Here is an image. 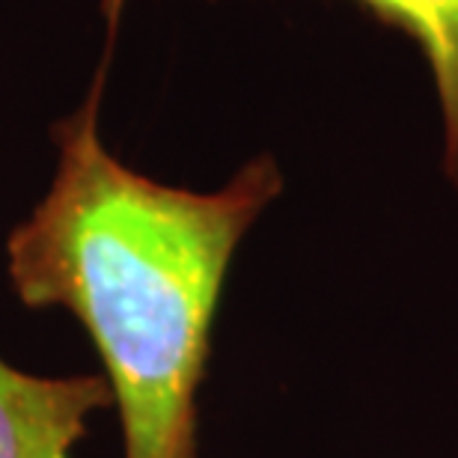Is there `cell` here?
I'll return each instance as SVG.
<instances>
[{
	"instance_id": "3",
	"label": "cell",
	"mask_w": 458,
	"mask_h": 458,
	"mask_svg": "<svg viewBox=\"0 0 458 458\" xmlns=\"http://www.w3.org/2000/svg\"><path fill=\"white\" fill-rule=\"evenodd\" d=\"M423 54L444 119V173L458 194V0H352Z\"/></svg>"
},
{
	"instance_id": "2",
	"label": "cell",
	"mask_w": 458,
	"mask_h": 458,
	"mask_svg": "<svg viewBox=\"0 0 458 458\" xmlns=\"http://www.w3.org/2000/svg\"><path fill=\"white\" fill-rule=\"evenodd\" d=\"M107 408L105 375H33L0 357V458H72Z\"/></svg>"
},
{
	"instance_id": "4",
	"label": "cell",
	"mask_w": 458,
	"mask_h": 458,
	"mask_svg": "<svg viewBox=\"0 0 458 458\" xmlns=\"http://www.w3.org/2000/svg\"><path fill=\"white\" fill-rule=\"evenodd\" d=\"M123 9H125V0H102V15H105V24H107V54H111V42L116 36V27L123 21Z\"/></svg>"
},
{
	"instance_id": "1",
	"label": "cell",
	"mask_w": 458,
	"mask_h": 458,
	"mask_svg": "<svg viewBox=\"0 0 458 458\" xmlns=\"http://www.w3.org/2000/svg\"><path fill=\"white\" fill-rule=\"evenodd\" d=\"M93 89L51 128L57 167L6 235V277L30 310H66L105 366L123 458H197V396L217 304L244 235L283 194L271 152L217 191L164 185L107 149Z\"/></svg>"
}]
</instances>
